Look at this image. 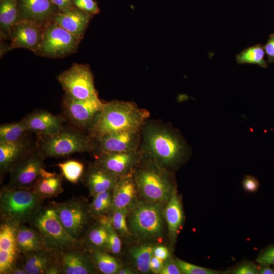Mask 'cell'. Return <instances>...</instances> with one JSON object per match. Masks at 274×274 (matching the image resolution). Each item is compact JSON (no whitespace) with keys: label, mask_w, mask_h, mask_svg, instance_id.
I'll use <instances>...</instances> for the list:
<instances>
[{"label":"cell","mask_w":274,"mask_h":274,"mask_svg":"<svg viewBox=\"0 0 274 274\" xmlns=\"http://www.w3.org/2000/svg\"><path fill=\"white\" fill-rule=\"evenodd\" d=\"M141 132L140 149L143 155L165 168L179 165L190 153V147L181 134L168 125L146 122Z\"/></svg>","instance_id":"6da1fadb"},{"label":"cell","mask_w":274,"mask_h":274,"mask_svg":"<svg viewBox=\"0 0 274 274\" xmlns=\"http://www.w3.org/2000/svg\"><path fill=\"white\" fill-rule=\"evenodd\" d=\"M149 113L128 101L113 100L102 109L88 128L93 139L118 132L141 130Z\"/></svg>","instance_id":"7a4b0ae2"},{"label":"cell","mask_w":274,"mask_h":274,"mask_svg":"<svg viewBox=\"0 0 274 274\" xmlns=\"http://www.w3.org/2000/svg\"><path fill=\"white\" fill-rule=\"evenodd\" d=\"M43 199L33 189L3 186L0 191L1 221L18 226L28 223L42 207Z\"/></svg>","instance_id":"3957f363"},{"label":"cell","mask_w":274,"mask_h":274,"mask_svg":"<svg viewBox=\"0 0 274 274\" xmlns=\"http://www.w3.org/2000/svg\"><path fill=\"white\" fill-rule=\"evenodd\" d=\"M28 223L44 239L48 249L55 253L83 248L82 243L72 237L66 231L54 209L42 207Z\"/></svg>","instance_id":"277c9868"},{"label":"cell","mask_w":274,"mask_h":274,"mask_svg":"<svg viewBox=\"0 0 274 274\" xmlns=\"http://www.w3.org/2000/svg\"><path fill=\"white\" fill-rule=\"evenodd\" d=\"M145 157L146 163L137 169L134 175L139 192L147 202L167 201L176 190L168 173L165 168Z\"/></svg>","instance_id":"5b68a950"},{"label":"cell","mask_w":274,"mask_h":274,"mask_svg":"<svg viewBox=\"0 0 274 274\" xmlns=\"http://www.w3.org/2000/svg\"><path fill=\"white\" fill-rule=\"evenodd\" d=\"M47 136L42 141L39 149L45 157H61L88 152L93 148L92 139L75 129L63 127L58 133Z\"/></svg>","instance_id":"8992f818"},{"label":"cell","mask_w":274,"mask_h":274,"mask_svg":"<svg viewBox=\"0 0 274 274\" xmlns=\"http://www.w3.org/2000/svg\"><path fill=\"white\" fill-rule=\"evenodd\" d=\"M162 215L160 203H137L129 216L128 227L131 234L142 238L160 236L163 227Z\"/></svg>","instance_id":"52a82bcc"},{"label":"cell","mask_w":274,"mask_h":274,"mask_svg":"<svg viewBox=\"0 0 274 274\" xmlns=\"http://www.w3.org/2000/svg\"><path fill=\"white\" fill-rule=\"evenodd\" d=\"M51 206L67 233L73 238L81 242L92 217L87 205L83 199L72 198L62 202H53Z\"/></svg>","instance_id":"ba28073f"},{"label":"cell","mask_w":274,"mask_h":274,"mask_svg":"<svg viewBox=\"0 0 274 274\" xmlns=\"http://www.w3.org/2000/svg\"><path fill=\"white\" fill-rule=\"evenodd\" d=\"M57 79L66 95L77 99H85L97 94L92 73L87 65L74 63L62 72Z\"/></svg>","instance_id":"9c48e42d"},{"label":"cell","mask_w":274,"mask_h":274,"mask_svg":"<svg viewBox=\"0 0 274 274\" xmlns=\"http://www.w3.org/2000/svg\"><path fill=\"white\" fill-rule=\"evenodd\" d=\"M80 39L54 22L45 27L39 49L46 56L63 57L76 51Z\"/></svg>","instance_id":"30bf717a"},{"label":"cell","mask_w":274,"mask_h":274,"mask_svg":"<svg viewBox=\"0 0 274 274\" xmlns=\"http://www.w3.org/2000/svg\"><path fill=\"white\" fill-rule=\"evenodd\" d=\"M45 157L40 150L31 149L10 171L9 185L33 189L44 169Z\"/></svg>","instance_id":"8fae6325"},{"label":"cell","mask_w":274,"mask_h":274,"mask_svg":"<svg viewBox=\"0 0 274 274\" xmlns=\"http://www.w3.org/2000/svg\"><path fill=\"white\" fill-rule=\"evenodd\" d=\"M104 105L97 94L85 99L75 98L65 95L63 99V107L67 118L80 128L88 129Z\"/></svg>","instance_id":"7c38bea8"},{"label":"cell","mask_w":274,"mask_h":274,"mask_svg":"<svg viewBox=\"0 0 274 274\" xmlns=\"http://www.w3.org/2000/svg\"><path fill=\"white\" fill-rule=\"evenodd\" d=\"M140 149L126 152L100 153L95 163L120 177L130 172L141 161Z\"/></svg>","instance_id":"4fadbf2b"},{"label":"cell","mask_w":274,"mask_h":274,"mask_svg":"<svg viewBox=\"0 0 274 274\" xmlns=\"http://www.w3.org/2000/svg\"><path fill=\"white\" fill-rule=\"evenodd\" d=\"M18 226L1 221L0 274H9L20 256L16 239Z\"/></svg>","instance_id":"5bb4252c"},{"label":"cell","mask_w":274,"mask_h":274,"mask_svg":"<svg viewBox=\"0 0 274 274\" xmlns=\"http://www.w3.org/2000/svg\"><path fill=\"white\" fill-rule=\"evenodd\" d=\"M141 130L115 132L95 139L99 153L139 149L141 140Z\"/></svg>","instance_id":"9a60e30c"},{"label":"cell","mask_w":274,"mask_h":274,"mask_svg":"<svg viewBox=\"0 0 274 274\" xmlns=\"http://www.w3.org/2000/svg\"><path fill=\"white\" fill-rule=\"evenodd\" d=\"M83 248L71 249L57 253L63 274L95 273L96 268L89 253Z\"/></svg>","instance_id":"2e32d148"},{"label":"cell","mask_w":274,"mask_h":274,"mask_svg":"<svg viewBox=\"0 0 274 274\" xmlns=\"http://www.w3.org/2000/svg\"><path fill=\"white\" fill-rule=\"evenodd\" d=\"M40 23L20 19L11 29L12 48H23L32 51L39 49L43 32Z\"/></svg>","instance_id":"e0dca14e"},{"label":"cell","mask_w":274,"mask_h":274,"mask_svg":"<svg viewBox=\"0 0 274 274\" xmlns=\"http://www.w3.org/2000/svg\"><path fill=\"white\" fill-rule=\"evenodd\" d=\"M29 131L46 136L58 133L63 127V118L49 112L38 110L23 118Z\"/></svg>","instance_id":"ac0fdd59"},{"label":"cell","mask_w":274,"mask_h":274,"mask_svg":"<svg viewBox=\"0 0 274 274\" xmlns=\"http://www.w3.org/2000/svg\"><path fill=\"white\" fill-rule=\"evenodd\" d=\"M137 186L130 174L119 177L112 189V210H131L137 203Z\"/></svg>","instance_id":"d6986e66"},{"label":"cell","mask_w":274,"mask_h":274,"mask_svg":"<svg viewBox=\"0 0 274 274\" xmlns=\"http://www.w3.org/2000/svg\"><path fill=\"white\" fill-rule=\"evenodd\" d=\"M31 149L30 142L26 138L12 142H0L1 177L9 173Z\"/></svg>","instance_id":"ffe728a7"},{"label":"cell","mask_w":274,"mask_h":274,"mask_svg":"<svg viewBox=\"0 0 274 274\" xmlns=\"http://www.w3.org/2000/svg\"><path fill=\"white\" fill-rule=\"evenodd\" d=\"M57 261V253L43 249L21 255L18 262L27 274H46L50 266Z\"/></svg>","instance_id":"44dd1931"},{"label":"cell","mask_w":274,"mask_h":274,"mask_svg":"<svg viewBox=\"0 0 274 274\" xmlns=\"http://www.w3.org/2000/svg\"><path fill=\"white\" fill-rule=\"evenodd\" d=\"M91 18L90 14L72 7L55 15L53 20L62 28L81 38Z\"/></svg>","instance_id":"7402d4cb"},{"label":"cell","mask_w":274,"mask_h":274,"mask_svg":"<svg viewBox=\"0 0 274 274\" xmlns=\"http://www.w3.org/2000/svg\"><path fill=\"white\" fill-rule=\"evenodd\" d=\"M119 177L96 163L90 165L86 173V183L90 196L112 190Z\"/></svg>","instance_id":"603a6c76"},{"label":"cell","mask_w":274,"mask_h":274,"mask_svg":"<svg viewBox=\"0 0 274 274\" xmlns=\"http://www.w3.org/2000/svg\"><path fill=\"white\" fill-rule=\"evenodd\" d=\"M53 5L51 0H19L20 19L41 23L53 14Z\"/></svg>","instance_id":"cb8c5ba5"},{"label":"cell","mask_w":274,"mask_h":274,"mask_svg":"<svg viewBox=\"0 0 274 274\" xmlns=\"http://www.w3.org/2000/svg\"><path fill=\"white\" fill-rule=\"evenodd\" d=\"M16 239L20 255L40 250L48 249L39 232L31 227L26 226L25 224L18 227Z\"/></svg>","instance_id":"d4e9b609"},{"label":"cell","mask_w":274,"mask_h":274,"mask_svg":"<svg viewBox=\"0 0 274 274\" xmlns=\"http://www.w3.org/2000/svg\"><path fill=\"white\" fill-rule=\"evenodd\" d=\"M63 176L44 169L33 190L43 199L56 197L64 191Z\"/></svg>","instance_id":"484cf974"},{"label":"cell","mask_w":274,"mask_h":274,"mask_svg":"<svg viewBox=\"0 0 274 274\" xmlns=\"http://www.w3.org/2000/svg\"><path fill=\"white\" fill-rule=\"evenodd\" d=\"M164 215L169 234L172 240L174 242L178 235L183 220L182 203L176 190L168 200Z\"/></svg>","instance_id":"4316f807"},{"label":"cell","mask_w":274,"mask_h":274,"mask_svg":"<svg viewBox=\"0 0 274 274\" xmlns=\"http://www.w3.org/2000/svg\"><path fill=\"white\" fill-rule=\"evenodd\" d=\"M108 232L97 222L91 226L81 239L82 247L88 251H107Z\"/></svg>","instance_id":"83f0119b"},{"label":"cell","mask_w":274,"mask_h":274,"mask_svg":"<svg viewBox=\"0 0 274 274\" xmlns=\"http://www.w3.org/2000/svg\"><path fill=\"white\" fill-rule=\"evenodd\" d=\"M96 270L104 274H117L122 267L115 257L103 251H88Z\"/></svg>","instance_id":"f1b7e54d"},{"label":"cell","mask_w":274,"mask_h":274,"mask_svg":"<svg viewBox=\"0 0 274 274\" xmlns=\"http://www.w3.org/2000/svg\"><path fill=\"white\" fill-rule=\"evenodd\" d=\"M154 247L150 244H143L132 247L129 251L133 262L140 272L150 273V261Z\"/></svg>","instance_id":"f546056e"},{"label":"cell","mask_w":274,"mask_h":274,"mask_svg":"<svg viewBox=\"0 0 274 274\" xmlns=\"http://www.w3.org/2000/svg\"><path fill=\"white\" fill-rule=\"evenodd\" d=\"M0 25L1 29L11 30L20 20L17 0H0Z\"/></svg>","instance_id":"4dcf8cb0"},{"label":"cell","mask_w":274,"mask_h":274,"mask_svg":"<svg viewBox=\"0 0 274 274\" xmlns=\"http://www.w3.org/2000/svg\"><path fill=\"white\" fill-rule=\"evenodd\" d=\"M265 51L262 44H258L245 48L236 56L238 64H253L262 67L268 66L264 59Z\"/></svg>","instance_id":"1f68e13d"},{"label":"cell","mask_w":274,"mask_h":274,"mask_svg":"<svg viewBox=\"0 0 274 274\" xmlns=\"http://www.w3.org/2000/svg\"><path fill=\"white\" fill-rule=\"evenodd\" d=\"M89 204V211L92 218L110 214L112 211V190L93 195Z\"/></svg>","instance_id":"d6a6232c"},{"label":"cell","mask_w":274,"mask_h":274,"mask_svg":"<svg viewBox=\"0 0 274 274\" xmlns=\"http://www.w3.org/2000/svg\"><path fill=\"white\" fill-rule=\"evenodd\" d=\"M29 131L23 120L16 122L6 123L0 126V142H12L26 138Z\"/></svg>","instance_id":"836d02e7"},{"label":"cell","mask_w":274,"mask_h":274,"mask_svg":"<svg viewBox=\"0 0 274 274\" xmlns=\"http://www.w3.org/2000/svg\"><path fill=\"white\" fill-rule=\"evenodd\" d=\"M57 166L60 168L63 177L74 184L79 181L84 173V164L77 160H67L59 163Z\"/></svg>","instance_id":"e575fe53"},{"label":"cell","mask_w":274,"mask_h":274,"mask_svg":"<svg viewBox=\"0 0 274 274\" xmlns=\"http://www.w3.org/2000/svg\"><path fill=\"white\" fill-rule=\"evenodd\" d=\"M127 209H115L111 213L112 224L119 235L128 237L131 235L127 223Z\"/></svg>","instance_id":"d590c367"},{"label":"cell","mask_w":274,"mask_h":274,"mask_svg":"<svg viewBox=\"0 0 274 274\" xmlns=\"http://www.w3.org/2000/svg\"><path fill=\"white\" fill-rule=\"evenodd\" d=\"M176 261L181 269L182 273L185 274H219L220 271L197 266L188 263L178 258Z\"/></svg>","instance_id":"8d00e7d4"},{"label":"cell","mask_w":274,"mask_h":274,"mask_svg":"<svg viewBox=\"0 0 274 274\" xmlns=\"http://www.w3.org/2000/svg\"><path fill=\"white\" fill-rule=\"evenodd\" d=\"M105 227L108 232L107 251L114 255H117L121 251V242L119 235L113 228L112 224Z\"/></svg>","instance_id":"74e56055"},{"label":"cell","mask_w":274,"mask_h":274,"mask_svg":"<svg viewBox=\"0 0 274 274\" xmlns=\"http://www.w3.org/2000/svg\"><path fill=\"white\" fill-rule=\"evenodd\" d=\"M73 5L89 14H96L99 12L97 3L94 0H72Z\"/></svg>","instance_id":"f35d334b"},{"label":"cell","mask_w":274,"mask_h":274,"mask_svg":"<svg viewBox=\"0 0 274 274\" xmlns=\"http://www.w3.org/2000/svg\"><path fill=\"white\" fill-rule=\"evenodd\" d=\"M233 274H258L259 267L251 262H245L229 271Z\"/></svg>","instance_id":"ab89813d"},{"label":"cell","mask_w":274,"mask_h":274,"mask_svg":"<svg viewBox=\"0 0 274 274\" xmlns=\"http://www.w3.org/2000/svg\"><path fill=\"white\" fill-rule=\"evenodd\" d=\"M259 264L274 265V245L261 252L256 260Z\"/></svg>","instance_id":"60d3db41"},{"label":"cell","mask_w":274,"mask_h":274,"mask_svg":"<svg viewBox=\"0 0 274 274\" xmlns=\"http://www.w3.org/2000/svg\"><path fill=\"white\" fill-rule=\"evenodd\" d=\"M164 263L161 274H182V272L177 264L176 260L167 259Z\"/></svg>","instance_id":"b9f144b4"},{"label":"cell","mask_w":274,"mask_h":274,"mask_svg":"<svg viewBox=\"0 0 274 274\" xmlns=\"http://www.w3.org/2000/svg\"><path fill=\"white\" fill-rule=\"evenodd\" d=\"M243 186L246 191L254 192L258 189L259 183L255 177L247 176L243 181Z\"/></svg>","instance_id":"7bdbcfd3"},{"label":"cell","mask_w":274,"mask_h":274,"mask_svg":"<svg viewBox=\"0 0 274 274\" xmlns=\"http://www.w3.org/2000/svg\"><path fill=\"white\" fill-rule=\"evenodd\" d=\"M263 47L267 57V62L273 63L274 62V33L269 35L268 39Z\"/></svg>","instance_id":"ee69618b"},{"label":"cell","mask_w":274,"mask_h":274,"mask_svg":"<svg viewBox=\"0 0 274 274\" xmlns=\"http://www.w3.org/2000/svg\"><path fill=\"white\" fill-rule=\"evenodd\" d=\"M163 266V261L153 255L150 261V266L151 271L154 273H160Z\"/></svg>","instance_id":"f6af8a7d"},{"label":"cell","mask_w":274,"mask_h":274,"mask_svg":"<svg viewBox=\"0 0 274 274\" xmlns=\"http://www.w3.org/2000/svg\"><path fill=\"white\" fill-rule=\"evenodd\" d=\"M153 255L162 261H165L169 258L170 256L168 249L162 246L154 247Z\"/></svg>","instance_id":"bcb514c9"},{"label":"cell","mask_w":274,"mask_h":274,"mask_svg":"<svg viewBox=\"0 0 274 274\" xmlns=\"http://www.w3.org/2000/svg\"><path fill=\"white\" fill-rule=\"evenodd\" d=\"M60 11H63L73 7L72 0H51Z\"/></svg>","instance_id":"7dc6e473"},{"label":"cell","mask_w":274,"mask_h":274,"mask_svg":"<svg viewBox=\"0 0 274 274\" xmlns=\"http://www.w3.org/2000/svg\"><path fill=\"white\" fill-rule=\"evenodd\" d=\"M9 274H27L24 268L17 262L10 271Z\"/></svg>","instance_id":"c3c4849f"},{"label":"cell","mask_w":274,"mask_h":274,"mask_svg":"<svg viewBox=\"0 0 274 274\" xmlns=\"http://www.w3.org/2000/svg\"><path fill=\"white\" fill-rule=\"evenodd\" d=\"M259 267V272L260 274H274V270L271 268L270 265L262 264Z\"/></svg>","instance_id":"681fc988"},{"label":"cell","mask_w":274,"mask_h":274,"mask_svg":"<svg viewBox=\"0 0 274 274\" xmlns=\"http://www.w3.org/2000/svg\"><path fill=\"white\" fill-rule=\"evenodd\" d=\"M134 273L130 268L122 267L118 271L117 274H133Z\"/></svg>","instance_id":"f907efd6"},{"label":"cell","mask_w":274,"mask_h":274,"mask_svg":"<svg viewBox=\"0 0 274 274\" xmlns=\"http://www.w3.org/2000/svg\"><path fill=\"white\" fill-rule=\"evenodd\" d=\"M273 270H274V265H273Z\"/></svg>","instance_id":"816d5d0a"}]
</instances>
